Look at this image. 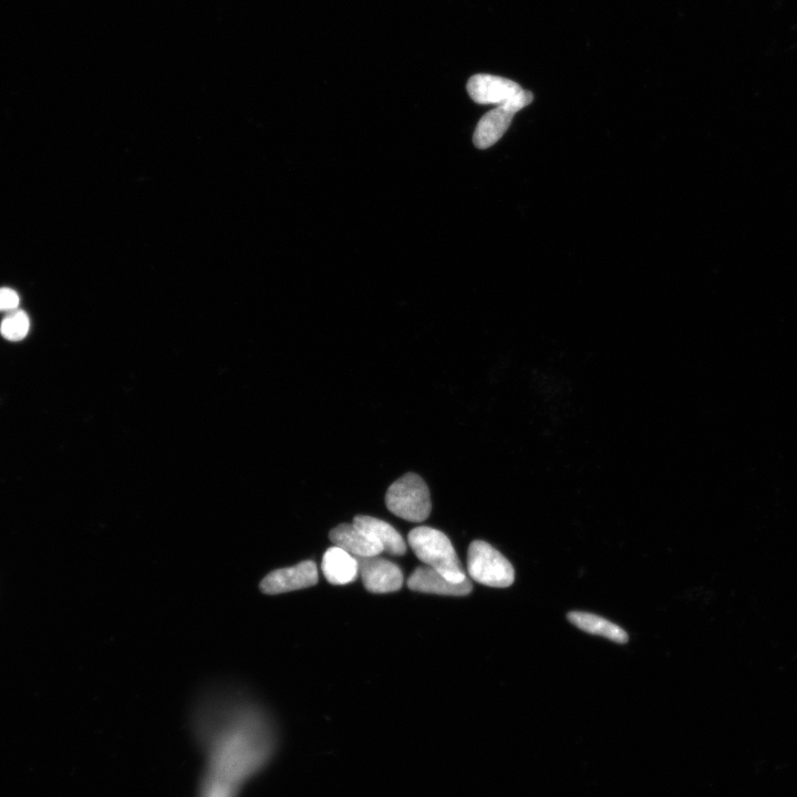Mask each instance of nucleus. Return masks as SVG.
<instances>
[{
	"mask_svg": "<svg viewBox=\"0 0 797 797\" xmlns=\"http://www.w3.org/2000/svg\"><path fill=\"white\" fill-rule=\"evenodd\" d=\"M408 543L424 565L436 569L449 581L461 583L467 578L457 552L443 532L420 526L409 533Z\"/></svg>",
	"mask_w": 797,
	"mask_h": 797,
	"instance_id": "nucleus-1",
	"label": "nucleus"
},
{
	"mask_svg": "<svg viewBox=\"0 0 797 797\" xmlns=\"http://www.w3.org/2000/svg\"><path fill=\"white\" fill-rule=\"evenodd\" d=\"M386 504L392 514L411 523L426 521L432 510L428 486L414 473L403 475L390 486Z\"/></svg>",
	"mask_w": 797,
	"mask_h": 797,
	"instance_id": "nucleus-2",
	"label": "nucleus"
},
{
	"mask_svg": "<svg viewBox=\"0 0 797 797\" xmlns=\"http://www.w3.org/2000/svg\"><path fill=\"white\" fill-rule=\"evenodd\" d=\"M468 572L475 582L494 588L510 587L515 581L512 564L483 541H474L469 547Z\"/></svg>",
	"mask_w": 797,
	"mask_h": 797,
	"instance_id": "nucleus-3",
	"label": "nucleus"
},
{
	"mask_svg": "<svg viewBox=\"0 0 797 797\" xmlns=\"http://www.w3.org/2000/svg\"><path fill=\"white\" fill-rule=\"evenodd\" d=\"M533 100V93L522 89L503 105L486 113L475 129L473 136L474 146L480 150L494 146L504 136L507 129L510 128L516 113L531 105Z\"/></svg>",
	"mask_w": 797,
	"mask_h": 797,
	"instance_id": "nucleus-4",
	"label": "nucleus"
},
{
	"mask_svg": "<svg viewBox=\"0 0 797 797\" xmlns=\"http://www.w3.org/2000/svg\"><path fill=\"white\" fill-rule=\"evenodd\" d=\"M359 576L370 593L388 594L398 592L403 585L401 568L379 556L357 558Z\"/></svg>",
	"mask_w": 797,
	"mask_h": 797,
	"instance_id": "nucleus-5",
	"label": "nucleus"
},
{
	"mask_svg": "<svg viewBox=\"0 0 797 797\" xmlns=\"http://www.w3.org/2000/svg\"><path fill=\"white\" fill-rule=\"evenodd\" d=\"M318 583V568L315 562L306 561L293 567L276 569L261 583V591L267 595H278L312 587Z\"/></svg>",
	"mask_w": 797,
	"mask_h": 797,
	"instance_id": "nucleus-6",
	"label": "nucleus"
},
{
	"mask_svg": "<svg viewBox=\"0 0 797 797\" xmlns=\"http://www.w3.org/2000/svg\"><path fill=\"white\" fill-rule=\"evenodd\" d=\"M408 587L414 592L453 597L468 596L473 589L468 577L454 583L429 566L418 567L409 577Z\"/></svg>",
	"mask_w": 797,
	"mask_h": 797,
	"instance_id": "nucleus-7",
	"label": "nucleus"
},
{
	"mask_svg": "<svg viewBox=\"0 0 797 797\" xmlns=\"http://www.w3.org/2000/svg\"><path fill=\"white\" fill-rule=\"evenodd\" d=\"M471 99L479 105L501 106L522 88L516 82L491 75H475L468 82Z\"/></svg>",
	"mask_w": 797,
	"mask_h": 797,
	"instance_id": "nucleus-8",
	"label": "nucleus"
},
{
	"mask_svg": "<svg viewBox=\"0 0 797 797\" xmlns=\"http://www.w3.org/2000/svg\"><path fill=\"white\" fill-rule=\"evenodd\" d=\"M335 546L356 558L379 556L384 550L354 524H340L329 533Z\"/></svg>",
	"mask_w": 797,
	"mask_h": 797,
	"instance_id": "nucleus-9",
	"label": "nucleus"
},
{
	"mask_svg": "<svg viewBox=\"0 0 797 797\" xmlns=\"http://www.w3.org/2000/svg\"><path fill=\"white\" fill-rule=\"evenodd\" d=\"M358 529L377 542L384 552L393 556H402L407 552V545L400 533L390 524L375 517L359 515L353 523Z\"/></svg>",
	"mask_w": 797,
	"mask_h": 797,
	"instance_id": "nucleus-10",
	"label": "nucleus"
},
{
	"mask_svg": "<svg viewBox=\"0 0 797 797\" xmlns=\"http://www.w3.org/2000/svg\"><path fill=\"white\" fill-rule=\"evenodd\" d=\"M322 569L327 581L333 585L354 583L359 576L357 558L337 546L328 548L323 557Z\"/></svg>",
	"mask_w": 797,
	"mask_h": 797,
	"instance_id": "nucleus-11",
	"label": "nucleus"
},
{
	"mask_svg": "<svg viewBox=\"0 0 797 797\" xmlns=\"http://www.w3.org/2000/svg\"><path fill=\"white\" fill-rule=\"evenodd\" d=\"M568 620L577 628L587 634L596 635L614 641L617 644H626L628 635L623 628L603 617L593 614L573 612L567 616Z\"/></svg>",
	"mask_w": 797,
	"mask_h": 797,
	"instance_id": "nucleus-12",
	"label": "nucleus"
},
{
	"mask_svg": "<svg viewBox=\"0 0 797 797\" xmlns=\"http://www.w3.org/2000/svg\"><path fill=\"white\" fill-rule=\"evenodd\" d=\"M29 328L28 315L23 310H14L3 320L0 333L9 341H20L26 338Z\"/></svg>",
	"mask_w": 797,
	"mask_h": 797,
	"instance_id": "nucleus-13",
	"label": "nucleus"
},
{
	"mask_svg": "<svg viewBox=\"0 0 797 797\" xmlns=\"http://www.w3.org/2000/svg\"><path fill=\"white\" fill-rule=\"evenodd\" d=\"M20 299L12 288H0V312H14L19 306Z\"/></svg>",
	"mask_w": 797,
	"mask_h": 797,
	"instance_id": "nucleus-14",
	"label": "nucleus"
}]
</instances>
